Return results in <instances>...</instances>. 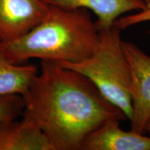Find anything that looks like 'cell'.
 <instances>
[{"mask_svg":"<svg viewBox=\"0 0 150 150\" xmlns=\"http://www.w3.org/2000/svg\"><path fill=\"white\" fill-rule=\"evenodd\" d=\"M146 133H148V134H150V117L149 120L147 122V125H146V127H145V134Z\"/></svg>","mask_w":150,"mask_h":150,"instance_id":"12","label":"cell"},{"mask_svg":"<svg viewBox=\"0 0 150 150\" xmlns=\"http://www.w3.org/2000/svg\"><path fill=\"white\" fill-rule=\"evenodd\" d=\"M82 150H150V136L125 131L120 120L110 118L86 138Z\"/></svg>","mask_w":150,"mask_h":150,"instance_id":"6","label":"cell"},{"mask_svg":"<svg viewBox=\"0 0 150 150\" xmlns=\"http://www.w3.org/2000/svg\"><path fill=\"white\" fill-rule=\"evenodd\" d=\"M47 11L42 0H0V41L23 36L42 21Z\"/></svg>","mask_w":150,"mask_h":150,"instance_id":"5","label":"cell"},{"mask_svg":"<svg viewBox=\"0 0 150 150\" xmlns=\"http://www.w3.org/2000/svg\"><path fill=\"white\" fill-rule=\"evenodd\" d=\"M25 102L21 95L0 96V121L18 119L22 115Z\"/></svg>","mask_w":150,"mask_h":150,"instance_id":"10","label":"cell"},{"mask_svg":"<svg viewBox=\"0 0 150 150\" xmlns=\"http://www.w3.org/2000/svg\"><path fill=\"white\" fill-rule=\"evenodd\" d=\"M122 48L131 71V130L145 134L150 117V56L130 42L122 40Z\"/></svg>","mask_w":150,"mask_h":150,"instance_id":"4","label":"cell"},{"mask_svg":"<svg viewBox=\"0 0 150 150\" xmlns=\"http://www.w3.org/2000/svg\"><path fill=\"white\" fill-rule=\"evenodd\" d=\"M38 73L35 65L12 63L0 52V96L19 95L24 99Z\"/></svg>","mask_w":150,"mask_h":150,"instance_id":"9","label":"cell"},{"mask_svg":"<svg viewBox=\"0 0 150 150\" xmlns=\"http://www.w3.org/2000/svg\"><path fill=\"white\" fill-rule=\"evenodd\" d=\"M24 99L22 117L43 131L54 150H80L84 140L110 118L127 119L81 73L41 61Z\"/></svg>","mask_w":150,"mask_h":150,"instance_id":"1","label":"cell"},{"mask_svg":"<svg viewBox=\"0 0 150 150\" xmlns=\"http://www.w3.org/2000/svg\"><path fill=\"white\" fill-rule=\"evenodd\" d=\"M48 6L67 9L85 8L96 15L95 24L100 30L110 28L120 17L133 11L147 8L143 0H42Z\"/></svg>","mask_w":150,"mask_h":150,"instance_id":"7","label":"cell"},{"mask_svg":"<svg viewBox=\"0 0 150 150\" xmlns=\"http://www.w3.org/2000/svg\"><path fill=\"white\" fill-rule=\"evenodd\" d=\"M0 121V150H54L50 140L33 122Z\"/></svg>","mask_w":150,"mask_h":150,"instance_id":"8","label":"cell"},{"mask_svg":"<svg viewBox=\"0 0 150 150\" xmlns=\"http://www.w3.org/2000/svg\"><path fill=\"white\" fill-rule=\"evenodd\" d=\"M120 31L115 26L100 30L96 49L89 58L77 63H59L87 76L103 96L131 120V71Z\"/></svg>","mask_w":150,"mask_h":150,"instance_id":"3","label":"cell"},{"mask_svg":"<svg viewBox=\"0 0 150 150\" xmlns=\"http://www.w3.org/2000/svg\"><path fill=\"white\" fill-rule=\"evenodd\" d=\"M145 1L146 4H147V7H150V0H143Z\"/></svg>","mask_w":150,"mask_h":150,"instance_id":"13","label":"cell"},{"mask_svg":"<svg viewBox=\"0 0 150 150\" xmlns=\"http://www.w3.org/2000/svg\"><path fill=\"white\" fill-rule=\"evenodd\" d=\"M98 40L99 31L88 10L48 6L44 19L27 33L0 41V52L14 63L31 59L77 63L93 54Z\"/></svg>","mask_w":150,"mask_h":150,"instance_id":"2","label":"cell"},{"mask_svg":"<svg viewBox=\"0 0 150 150\" xmlns=\"http://www.w3.org/2000/svg\"><path fill=\"white\" fill-rule=\"evenodd\" d=\"M149 21H150V7H147L136 13L120 17L115 22L113 26L120 30H123L131 26Z\"/></svg>","mask_w":150,"mask_h":150,"instance_id":"11","label":"cell"}]
</instances>
